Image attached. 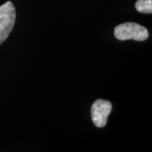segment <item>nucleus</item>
<instances>
[{
    "mask_svg": "<svg viewBox=\"0 0 152 152\" xmlns=\"http://www.w3.org/2000/svg\"><path fill=\"white\" fill-rule=\"evenodd\" d=\"M114 35L121 41L128 39L144 41L149 37V32L144 26L135 23L127 22L120 24L115 28Z\"/></svg>",
    "mask_w": 152,
    "mask_h": 152,
    "instance_id": "nucleus-1",
    "label": "nucleus"
},
{
    "mask_svg": "<svg viewBox=\"0 0 152 152\" xmlns=\"http://www.w3.org/2000/svg\"><path fill=\"white\" fill-rule=\"evenodd\" d=\"M16 20V9L10 1L0 6V45L13 30Z\"/></svg>",
    "mask_w": 152,
    "mask_h": 152,
    "instance_id": "nucleus-2",
    "label": "nucleus"
},
{
    "mask_svg": "<svg viewBox=\"0 0 152 152\" xmlns=\"http://www.w3.org/2000/svg\"><path fill=\"white\" fill-rule=\"evenodd\" d=\"M112 109L111 103L108 100L97 99L91 107L93 123L97 128H103L106 125L108 117Z\"/></svg>",
    "mask_w": 152,
    "mask_h": 152,
    "instance_id": "nucleus-3",
    "label": "nucleus"
},
{
    "mask_svg": "<svg viewBox=\"0 0 152 152\" xmlns=\"http://www.w3.org/2000/svg\"><path fill=\"white\" fill-rule=\"evenodd\" d=\"M135 8L137 11L142 14H151L152 0H137Z\"/></svg>",
    "mask_w": 152,
    "mask_h": 152,
    "instance_id": "nucleus-4",
    "label": "nucleus"
}]
</instances>
